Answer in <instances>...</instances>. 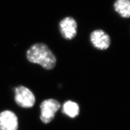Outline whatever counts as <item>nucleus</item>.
I'll return each mask as SVG.
<instances>
[{
  "mask_svg": "<svg viewBox=\"0 0 130 130\" xmlns=\"http://www.w3.org/2000/svg\"><path fill=\"white\" fill-rule=\"evenodd\" d=\"M26 56L29 62L39 64L46 70H52L56 66V58L55 55L44 43L32 44L28 50Z\"/></svg>",
  "mask_w": 130,
  "mask_h": 130,
  "instance_id": "1",
  "label": "nucleus"
},
{
  "mask_svg": "<svg viewBox=\"0 0 130 130\" xmlns=\"http://www.w3.org/2000/svg\"><path fill=\"white\" fill-rule=\"evenodd\" d=\"M61 104L54 99H46L40 105V119L44 124H48L54 119L56 113L60 109Z\"/></svg>",
  "mask_w": 130,
  "mask_h": 130,
  "instance_id": "2",
  "label": "nucleus"
},
{
  "mask_svg": "<svg viewBox=\"0 0 130 130\" xmlns=\"http://www.w3.org/2000/svg\"><path fill=\"white\" fill-rule=\"evenodd\" d=\"M15 100L20 107L31 108L35 103V97L30 89L23 86H20L15 89Z\"/></svg>",
  "mask_w": 130,
  "mask_h": 130,
  "instance_id": "3",
  "label": "nucleus"
},
{
  "mask_svg": "<svg viewBox=\"0 0 130 130\" xmlns=\"http://www.w3.org/2000/svg\"><path fill=\"white\" fill-rule=\"evenodd\" d=\"M59 28L61 35L64 39L72 40L77 34L78 23L74 18L66 16L59 22Z\"/></svg>",
  "mask_w": 130,
  "mask_h": 130,
  "instance_id": "4",
  "label": "nucleus"
},
{
  "mask_svg": "<svg viewBox=\"0 0 130 130\" xmlns=\"http://www.w3.org/2000/svg\"><path fill=\"white\" fill-rule=\"evenodd\" d=\"M90 41L92 45L99 50H106L111 45L109 35L102 29L93 30L90 35Z\"/></svg>",
  "mask_w": 130,
  "mask_h": 130,
  "instance_id": "5",
  "label": "nucleus"
},
{
  "mask_svg": "<svg viewBox=\"0 0 130 130\" xmlns=\"http://www.w3.org/2000/svg\"><path fill=\"white\" fill-rule=\"evenodd\" d=\"M18 119L15 114L6 110L0 113V130H18Z\"/></svg>",
  "mask_w": 130,
  "mask_h": 130,
  "instance_id": "6",
  "label": "nucleus"
},
{
  "mask_svg": "<svg viewBox=\"0 0 130 130\" xmlns=\"http://www.w3.org/2000/svg\"><path fill=\"white\" fill-rule=\"evenodd\" d=\"M114 10L120 17L128 19L130 16V0H116Z\"/></svg>",
  "mask_w": 130,
  "mask_h": 130,
  "instance_id": "7",
  "label": "nucleus"
},
{
  "mask_svg": "<svg viewBox=\"0 0 130 130\" xmlns=\"http://www.w3.org/2000/svg\"><path fill=\"white\" fill-rule=\"evenodd\" d=\"M62 111L65 115L74 118L79 115L80 109L78 104L71 100H68L63 104Z\"/></svg>",
  "mask_w": 130,
  "mask_h": 130,
  "instance_id": "8",
  "label": "nucleus"
}]
</instances>
